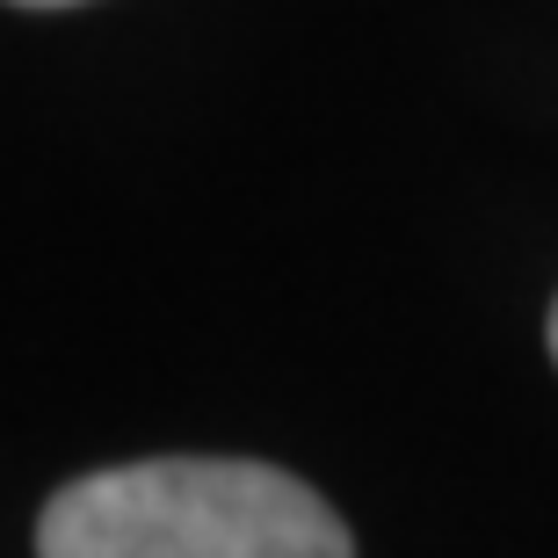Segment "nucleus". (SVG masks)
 Masks as SVG:
<instances>
[{"instance_id": "1", "label": "nucleus", "mask_w": 558, "mask_h": 558, "mask_svg": "<svg viewBox=\"0 0 558 558\" xmlns=\"http://www.w3.org/2000/svg\"><path fill=\"white\" fill-rule=\"evenodd\" d=\"M37 558H355V544L276 464L145 457L73 478L37 522Z\"/></svg>"}, {"instance_id": "3", "label": "nucleus", "mask_w": 558, "mask_h": 558, "mask_svg": "<svg viewBox=\"0 0 558 558\" xmlns=\"http://www.w3.org/2000/svg\"><path fill=\"white\" fill-rule=\"evenodd\" d=\"M551 355H558V305H551Z\"/></svg>"}, {"instance_id": "2", "label": "nucleus", "mask_w": 558, "mask_h": 558, "mask_svg": "<svg viewBox=\"0 0 558 558\" xmlns=\"http://www.w3.org/2000/svg\"><path fill=\"white\" fill-rule=\"evenodd\" d=\"M22 8H65V0H22Z\"/></svg>"}]
</instances>
